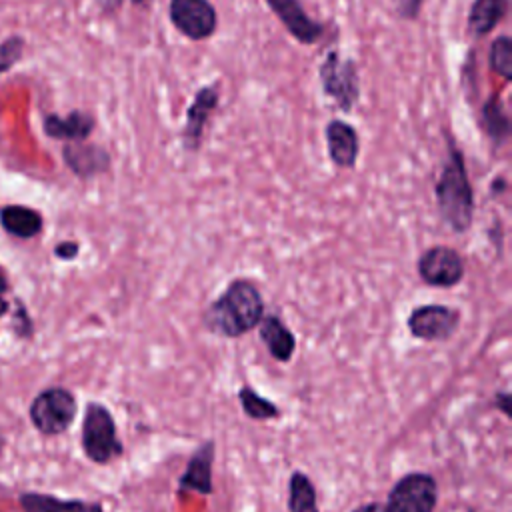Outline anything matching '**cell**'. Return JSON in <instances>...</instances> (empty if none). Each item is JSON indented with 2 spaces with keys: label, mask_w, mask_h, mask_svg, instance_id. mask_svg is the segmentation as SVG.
<instances>
[{
  "label": "cell",
  "mask_w": 512,
  "mask_h": 512,
  "mask_svg": "<svg viewBox=\"0 0 512 512\" xmlns=\"http://www.w3.org/2000/svg\"><path fill=\"white\" fill-rule=\"evenodd\" d=\"M22 512H106L96 500L82 498H62L50 492H22L18 496Z\"/></svg>",
  "instance_id": "e0dca14e"
},
{
  "label": "cell",
  "mask_w": 512,
  "mask_h": 512,
  "mask_svg": "<svg viewBox=\"0 0 512 512\" xmlns=\"http://www.w3.org/2000/svg\"><path fill=\"white\" fill-rule=\"evenodd\" d=\"M508 14V0H472L466 28L474 38L488 36Z\"/></svg>",
  "instance_id": "ffe728a7"
},
{
  "label": "cell",
  "mask_w": 512,
  "mask_h": 512,
  "mask_svg": "<svg viewBox=\"0 0 512 512\" xmlns=\"http://www.w3.org/2000/svg\"><path fill=\"white\" fill-rule=\"evenodd\" d=\"M446 140V158L442 162L440 174L434 184L436 208L442 222L456 234H464L472 228L474 222V188L468 176L466 158L454 136L444 130Z\"/></svg>",
  "instance_id": "7a4b0ae2"
},
{
  "label": "cell",
  "mask_w": 512,
  "mask_h": 512,
  "mask_svg": "<svg viewBox=\"0 0 512 512\" xmlns=\"http://www.w3.org/2000/svg\"><path fill=\"white\" fill-rule=\"evenodd\" d=\"M462 312L448 304H422L406 318L408 332L422 342H448L460 328Z\"/></svg>",
  "instance_id": "52a82bcc"
},
{
  "label": "cell",
  "mask_w": 512,
  "mask_h": 512,
  "mask_svg": "<svg viewBox=\"0 0 512 512\" xmlns=\"http://www.w3.org/2000/svg\"><path fill=\"white\" fill-rule=\"evenodd\" d=\"M318 80L322 94L338 112L350 114L360 100V74L352 58H344L338 48L324 54L318 64Z\"/></svg>",
  "instance_id": "277c9868"
},
{
  "label": "cell",
  "mask_w": 512,
  "mask_h": 512,
  "mask_svg": "<svg viewBox=\"0 0 512 512\" xmlns=\"http://www.w3.org/2000/svg\"><path fill=\"white\" fill-rule=\"evenodd\" d=\"M12 330L18 338H30L34 334V322L20 300H16V310L12 312Z\"/></svg>",
  "instance_id": "484cf974"
},
{
  "label": "cell",
  "mask_w": 512,
  "mask_h": 512,
  "mask_svg": "<svg viewBox=\"0 0 512 512\" xmlns=\"http://www.w3.org/2000/svg\"><path fill=\"white\" fill-rule=\"evenodd\" d=\"M96 116L82 108H72L66 116L56 112L42 116V132L56 142H82L92 136Z\"/></svg>",
  "instance_id": "9a60e30c"
},
{
  "label": "cell",
  "mask_w": 512,
  "mask_h": 512,
  "mask_svg": "<svg viewBox=\"0 0 512 512\" xmlns=\"http://www.w3.org/2000/svg\"><path fill=\"white\" fill-rule=\"evenodd\" d=\"M78 414V400L70 388H42L28 406V418L36 432L46 438L64 434Z\"/></svg>",
  "instance_id": "5b68a950"
},
{
  "label": "cell",
  "mask_w": 512,
  "mask_h": 512,
  "mask_svg": "<svg viewBox=\"0 0 512 512\" xmlns=\"http://www.w3.org/2000/svg\"><path fill=\"white\" fill-rule=\"evenodd\" d=\"M80 446L84 456L98 466H106L124 454L114 414L106 404L96 400L86 404L80 426Z\"/></svg>",
  "instance_id": "3957f363"
},
{
  "label": "cell",
  "mask_w": 512,
  "mask_h": 512,
  "mask_svg": "<svg viewBox=\"0 0 512 512\" xmlns=\"http://www.w3.org/2000/svg\"><path fill=\"white\" fill-rule=\"evenodd\" d=\"M124 2H126V0H94L98 12H100L102 16H106V18H114V16L122 10Z\"/></svg>",
  "instance_id": "f1b7e54d"
},
{
  "label": "cell",
  "mask_w": 512,
  "mask_h": 512,
  "mask_svg": "<svg viewBox=\"0 0 512 512\" xmlns=\"http://www.w3.org/2000/svg\"><path fill=\"white\" fill-rule=\"evenodd\" d=\"M324 140H326V152L330 162L340 170H354L360 154V134L358 130L342 120L332 118L324 126Z\"/></svg>",
  "instance_id": "5bb4252c"
},
{
  "label": "cell",
  "mask_w": 512,
  "mask_h": 512,
  "mask_svg": "<svg viewBox=\"0 0 512 512\" xmlns=\"http://www.w3.org/2000/svg\"><path fill=\"white\" fill-rule=\"evenodd\" d=\"M218 106H220V82L204 84L194 92L186 108L184 126L180 132V142L184 152L194 154L202 148L206 126L214 116V112L218 110Z\"/></svg>",
  "instance_id": "30bf717a"
},
{
  "label": "cell",
  "mask_w": 512,
  "mask_h": 512,
  "mask_svg": "<svg viewBox=\"0 0 512 512\" xmlns=\"http://www.w3.org/2000/svg\"><path fill=\"white\" fill-rule=\"evenodd\" d=\"M416 270L426 286L454 288L464 280L466 260L456 248L446 244H434L418 256Z\"/></svg>",
  "instance_id": "ba28073f"
},
{
  "label": "cell",
  "mask_w": 512,
  "mask_h": 512,
  "mask_svg": "<svg viewBox=\"0 0 512 512\" xmlns=\"http://www.w3.org/2000/svg\"><path fill=\"white\" fill-rule=\"evenodd\" d=\"M286 508L288 512H320L318 490L312 478L302 470H294L288 478Z\"/></svg>",
  "instance_id": "44dd1931"
},
{
  "label": "cell",
  "mask_w": 512,
  "mask_h": 512,
  "mask_svg": "<svg viewBox=\"0 0 512 512\" xmlns=\"http://www.w3.org/2000/svg\"><path fill=\"white\" fill-rule=\"evenodd\" d=\"M284 30L302 46H314L324 36V24L314 20L300 0H264Z\"/></svg>",
  "instance_id": "7c38bea8"
},
{
  "label": "cell",
  "mask_w": 512,
  "mask_h": 512,
  "mask_svg": "<svg viewBox=\"0 0 512 512\" xmlns=\"http://www.w3.org/2000/svg\"><path fill=\"white\" fill-rule=\"evenodd\" d=\"M168 20L190 42H204L218 30V12L210 0H170Z\"/></svg>",
  "instance_id": "9c48e42d"
},
{
  "label": "cell",
  "mask_w": 512,
  "mask_h": 512,
  "mask_svg": "<svg viewBox=\"0 0 512 512\" xmlns=\"http://www.w3.org/2000/svg\"><path fill=\"white\" fill-rule=\"evenodd\" d=\"M492 406H494L498 412H502L506 420L512 418V410H510V408H512V396H510L508 390H498V392L494 394Z\"/></svg>",
  "instance_id": "83f0119b"
},
{
  "label": "cell",
  "mask_w": 512,
  "mask_h": 512,
  "mask_svg": "<svg viewBox=\"0 0 512 512\" xmlns=\"http://www.w3.org/2000/svg\"><path fill=\"white\" fill-rule=\"evenodd\" d=\"M8 312H10V302H8V300H4V298L0 296V320H2Z\"/></svg>",
  "instance_id": "d6a6232c"
},
{
  "label": "cell",
  "mask_w": 512,
  "mask_h": 512,
  "mask_svg": "<svg viewBox=\"0 0 512 512\" xmlns=\"http://www.w3.org/2000/svg\"><path fill=\"white\" fill-rule=\"evenodd\" d=\"M6 292H8V276H6L4 268L0 266V296L6 294Z\"/></svg>",
  "instance_id": "1f68e13d"
},
{
  "label": "cell",
  "mask_w": 512,
  "mask_h": 512,
  "mask_svg": "<svg viewBox=\"0 0 512 512\" xmlns=\"http://www.w3.org/2000/svg\"><path fill=\"white\" fill-rule=\"evenodd\" d=\"M384 504L388 512H434L438 504V482L430 472H406L392 484Z\"/></svg>",
  "instance_id": "8992f818"
},
{
  "label": "cell",
  "mask_w": 512,
  "mask_h": 512,
  "mask_svg": "<svg viewBox=\"0 0 512 512\" xmlns=\"http://www.w3.org/2000/svg\"><path fill=\"white\" fill-rule=\"evenodd\" d=\"M60 156L64 166L78 180H92L102 174H108L112 168V156L108 148L98 142L82 140V142H64L60 148Z\"/></svg>",
  "instance_id": "8fae6325"
},
{
  "label": "cell",
  "mask_w": 512,
  "mask_h": 512,
  "mask_svg": "<svg viewBox=\"0 0 512 512\" xmlns=\"http://www.w3.org/2000/svg\"><path fill=\"white\" fill-rule=\"evenodd\" d=\"M424 4H426V0H390L394 16L400 20H406V22L418 20Z\"/></svg>",
  "instance_id": "d4e9b609"
},
{
  "label": "cell",
  "mask_w": 512,
  "mask_h": 512,
  "mask_svg": "<svg viewBox=\"0 0 512 512\" xmlns=\"http://www.w3.org/2000/svg\"><path fill=\"white\" fill-rule=\"evenodd\" d=\"M80 254V244L76 240H60L54 246V256L62 262H72L76 260Z\"/></svg>",
  "instance_id": "4316f807"
},
{
  "label": "cell",
  "mask_w": 512,
  "mask_h": 512,
  "mask_svg": "<svg viewBox=\"0 0 512 512\" xmlns=\"http://www.w3.org/2000/svg\"><path fill=\"white\" fill-rule=\"evenodd\" d=\"M152 0H130L132 6H144V4H150Z\"/></svg>",
  "instance_id": "836d02e7"
},
{
  "label": "cell",
  "mask_w": 512,
  "mask_h": 512,
  "mask_svg": "<svg viewBox=\"0 0 512 512\" xmlns=\"http://www.w3.org/2000/svg\"><path fill=\"white\" fill-rule=\"evenodd\" d=\"M216 458V442L212 438L200 442L190 454L184 472L178 478V492H196L200 496H210L214 492L212 470Z\"/></svg>",
  "instance_id": "4fadbf2b"
},
{
  "label": "cell",
  "mask_w": 512,
  "mask_h": 512,
  "mask_svg": "<svg viewBox=\"0 0 512 512\" xmlns=\"http://www.w3.org/2000/svg\"><path fill=\"white\" fill-rule=\"evenodd\" d=\"M488 68L504 82H512V38L500 34L492 40L488 50Z\"/></svg>",
  "instance_id": "603a6c76"
},
{
  "label": "cell",
  "mask_w": 512,
  "mask_h": 512,
  "mask_svg": "<svg viewBox=\"0 0 512 512\" xmlns=\"http://www.w3.org/2000/svg\"><path fill=\"white\" fill-rule=\"evenodd\" d=\"M480 126L492 148L500 150L508 144L512 134L510 114L498 92H492L480 106Z\"/></svg>",
  "instance_id": "ac0fdd59"
},
{
  "label": "cell",
  "mask_w": 512,
  "mask_h": 512,
  "mask_svg": "<svg viewBox=\"0 0 512 512\" xmlns=\"http://www.w3.org/2000/svg\"><path fill=\"white\" fill-rule=\"evenodd\" d=\"M256 328L262 344L276 362L286 364L294 358L298 346L296 334L276 312H266Z\"/></svg>",
  "instance_id": "2e32d148"
},
{
  "label": "cell",
  "mask_w": 512,
  "mask_h": 512,
  "mask_svg": "<svg viewBox=\"0 0 512 512\" xmlns=\"http://www.w3.org/2000/svg\"><path fill=\"white\" fill-rule=\"evenodd\" d=\"M236 398L240 402V408L244 412L246 418L256 420V422H268V420H276L280 418L282 410L278 408L276 402H272L270 398L262 396L256 388H252L250 384H242L236 392Z\"/></svg>",
  "instance_id": "7402d4cb"
},
{
  "label": "cell",
  "mask_w": 512,
  "mask_h": 512,
  "mask_svg": "<svg viewBox=\"0 0 512 512\" xmlns=\"http://www.w3.org/2000/svg\"><path fill=\"white\" fill-rule=\"evenodd\" d=\"M26 38L22 34H10L0 40V76L12 70L24 56Z\"/></svg>",
  "instance_id": "cb8c5ba5"
},
{
  "label": "cell",
  "mask_w": 512,
  "mask_h": 512,
  "mask_svg": "<svg viewBox=\"0 0 512 512\" xmlns=\"http://www.w3.org/2000/svg\"><path fill=\"white\" fill-rule=\"evenodd\" d=\"M504 192H508V180H506V176H496V178H492V182H490V196H500V194H504Z\"/></svg>",
  "instance_id": "4dcf8cb0"
},
{
  "label": "cell",
  "mask_w": 512,
  "mask_h": 512,
  "mask_svg": "<svg viewBox=\"0 0 512 512\" xmlns=\"http://www.w3.org/2000/svg\"><path fill=\"white\" fill-rule=\"evenodd\" d=\"M350 512H388V508H386L384 502L372 500V502H362V504H358V506L352 508Z\"/></svg>",
  "instance_id": "f546056e"
},
{
  "label": "cell",
  "mask_w": 512,
  "mask_h": 512,
  "mask_svg": "<svg viewBox=\"0 0 512 512\" xmlns=\"http://www.w3.org/2000/svg\"><path fill=\"white\" fill-rule=\"evenodd\" d=\"M0 226L14 238L30 240L42 232L44 216L26 204H4L0 206Z\"/></svg>",
  "instance_id": "d6986e66"
},
{
  "label": "cell",
  "mask_w": 512,
  "mask_h": 512,
  "mask_svg": "<svg viewBox=\"0 0 512 512\" xmlns=\"http://www.w3.org/2000/svg\"><path fill=\"white\" fill-rule=\"evenodd\" d=\"M266 314V302L252 278H232L204 308L202 326L220 338H240L256 330Z\"/></svg>",
  "instance_id": "6da1fadb"
}]
</instances>
